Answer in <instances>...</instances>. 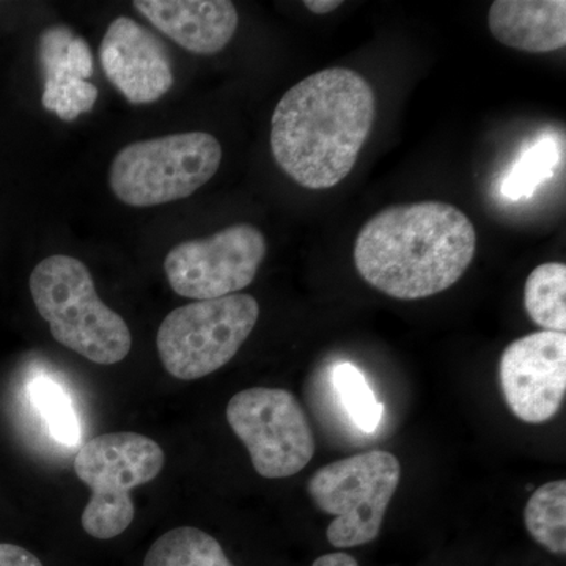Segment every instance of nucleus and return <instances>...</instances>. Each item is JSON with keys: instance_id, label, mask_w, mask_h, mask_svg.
<instances>
[{"instance_id": "nucleus-14", "label": "nucleus", "mask_w": 566, "mask_h": 566, "mask_svg": "<svg viewBox=\"0 0 566 566\" xmlns=\"http://www.w3.org/2000/svg\"><path fill=\"white\" fill-rule=\"evenodd\" d=\"M488 28L499 43L513 50L546 54L566 44L565 0H497Z\"/></svg>"}, {"instance_id": "nucleus-12", "label": "nucleus", "mask_w": 566, "mask_h": 566, "mask_svg": "<svg viewBox=\"0 0 566 566\" xmlns=\"http://www.w3.org/2000/svg\"><path fill=\"white\" fill-rule=\"evenodd\" d=\"M39 61L43 66L41 104L62 122L87 114L98 99V88L88 82L93 74L91 46L69 25L55 24L41 33Z\"/></svg>"}, {"instance_id": "nucleus-11", "label": "nucleus", "mask_w": 566, "mask_h": 566, "mask_svg": "<svg viewBox=\"0 0 566 566\" xmlns=\"http://www.w3.org/2000/svg\"><path fill=\"white\" fill-rule=\"evenodd\" d=\"M99 61L126 102L150 104L174 85L172 59L164 41L132 18H115L99 44Z\"/></svg>"}, {"instance_id": "nucleus-15", "label": "nucleus", "mask_w": 566, "mask_h": 566, "mask_svg": "<svg viewBox=\"0 0 566 566\" xmlns=\"http://www.w3.org/2000/svg\"><path fill=\"white\" fill-rule=\"evenodd\" d=\"M142 566H233L218 539L196 527H177L159 536Z\"/></svg>"}, {"instance_id": "nucleus-8", "label": "nucleus", "mask_w": 566, "mask_h": 566, "mask_svg": "<svg viewBox=\"0 0 566 566\" xmlns=\"http://www.w3.org/2000/svg\"><path fill=\"white\" fill-rule=\"evenodd\" d=\"M227 420L243 441L253 469L264 479L303 471L315 453V439L303 406L289 390L252 387L230 398Z\"/></svg>"}, {"instance_id": "nucleus-21", "label": "nucleus", "mask_w": 566, "mask_h": 566, "mask_svg": "<svg viewBox=\"0 0 566 566\" xmlns=\"http://www.w3.org/2000/svg\"><path fill=\"white\" fill-rule=\"evenodd\" d=\"M0 566H43V564L24 547L0 545Z\"/></svg>"}, {"instance_id": "nucleus-19", "label": "nucleus", "mask_w": 566, "mask_h": 566, "mask_svg": "<svg viewBox=\"0 0 566 566\" xmlns=\"http://www.w3.org/2000/svg\"><path fill=\"white\" fill-rule=\"evenodd\" d=\"M29 395H31L32 405L39 409L40 415H43L52 438L59 444L69 447L81 444V423L69 395L61 385L40 376L29 386Z\"/></svg>"}, {"instance_id": "nucleus-18", "label": "nucleus", "mask_w": 566, "mask_h": 566, "mask_svg": "<svg viewBox=\"0 0 566 566\" xmlns=\"http://www.w3.org/2000/svg\"><path fill=\"white\" fill-rule=\"evenodd\" d=\"M333 386L354 427L365 434L375 433L385 417V405L379 403L363 371L349 363L335 365Z\"/></svg>"}, {"instance_id": "nucleus-4", "label": "nucleus", "mask_w": 566, "mask_h": 566, "mask_svg": "<svg viewBox=\"0 0 566 566\" xmlns=\"http://www.w3.org/2000/svg\"><path fill=\"white\" fill-rule=\"evenodd\" d=\"M221 161V144L211 134H169L122 148L112 161L109 185L128 207H158L199 191Z\"/></svg>"}, {"instance_id": "nucleus-16", "label": "nucleus", "mask_w": 566, "mask_h": 566, "mask_svg": "<svg viewBox=\"0 0 566 566\" xmlns=\"http://www.w3.org/2000/svg\"><path fill=\"white\" fill-rule=\"evenodd\" d=\"M524 305L532 322L549 333L566 329V266L565 263L539 264L527 277Z\"/></svg>"}, {"instance_id": "nucleus-20", "label": "nucleus", "mask_w": 566, "mask_h": 566, "mask_svg": "<svg viewBox=\"0 0 566 566\" xmlns=\"http://www.w3.org/2000/svg\"><path fill=\"white\" fill-rule=\"evenodd\" d=\"M558 163L557 145L551 139H543L524 153L520 163L502 185V193L509 199L520 200L531 197L535 189L553 177Z\"/></svg>"}, {"instance_id": "nucleus-1", "label": "nucleus", "mask_w": 566, "mask_h": 566, "mask_svg": "<svg viewBox=\"0 0 566 566\" xmlns=\"http://www.w3.org/2000/svg\"><path fill=\"white\" fill-rule=\"evenodd\" d=\"M374 118L375 93L360 74L318 71L293 85L275 106V163L303 188H334L352 174Z\"/></svg>"}, {"instance_id": "nucleus-13", "label": "nucleus", "mask_w": 566, "mask_h": 566, "mask_svg": "<svg viewBox=\"0 0 566 566\" xmlns=\"http://www.w3.org/2000/svg\"><path fill=\"white\" fill-rule=\"evenodd\" d=\"M133 6L178 46L199 55L221 52L240 21L229 0H136Z\"/></svg>"}, {"instance_id": "nucleus-6", "label": "nucleus", "mask_w": 566, "mask_h": 566, "mask_svg": "<svg viewBox=\"0 0 566 566\" xmlns=\"http://www.w3.org/2000/svg\"><path fill=\"white\" fill-rule=\"evenodd\" d=\"M260 307L251 294H230L175 308L156 335L167 374L196 381L230 363L259 322Z\"/></svg>"}, {"instance_id": "nucleus-9", "label": "nucleus", "mask_w": 566, "mask_h": 566, "mask_svg": "<svg viewBox=\"0 0 566 566\" xmlns=\"http://www.w3.org/2000/svg\"><path fill=\"white\" fill-rule=\"evenodd\" d=\"M263 233L251 223L175 245L164 260L175 293L207 301L230 296L251 285L266 256Z\"/></svg>"}, {"instance_id": "nucleus-5", "label": "nucleus", "mask_w": 566, "mask_h": 566, "mask_svg": "<svg viewBox=\"0 0 566 566\" xmlns=\"http://www.w3.org/2000/svg\"><path fill=\"white\" fill-rule=\"evenodd\" d=\"M161 446L144 434L109 433L85 442L74 460L77 479L91 490L82 528L96 539L122 535L134 520L132 491L163 471Z\"/></svg>"}, {"instance_id": "nucleus-23", "label": "nucleus", "mask_w": 566, "mask_h": 566, "mask_svg": "<svg viewBox=\"0 0 566 566\" xmlns=\"http://www.w3.org/2000/svg\"><path fill=\"white\" fill-rule=\"evenodd\" d=\"M304 6L312 13L323 17V14L333 13L338 7L344 6V2H340V0H305Z\"/></svg>"}, {"instance_id": "nucleus-22", "label": "nucleus", "mask_w": 566, "mask_h": 566, "mask_svg": "<svg viewBox=\"0 0 566 566\" xmlns=\"http://www.w3.org/2000/svg\"><path fill=\"white\" fill-rule=\"evenodd\" d=\"M312 566H359L356 558L346 553H331L316 558Z\"/></svg>"}, {"instance_id": "nucleus-10", "label": "nucleus", "mask_w": 566, "mask_h": 566, "mask_svg": "<svg viewBox=\"0 0 566 566\" xmlns=\"http://www.w3.org/2000/svg\"><path fill=\"white\" fill-rule=\"evenodd\" d=\"M502 392L517 419L545 423L564 403L565 333L528 334L506 346L499 364Z\"/></svg>"}, {"instance_id": "nucleus-2", "label": "nucleus", "mask_w": 566, "mask_h": 566, "mask_svg": "<svg viewBox=\"0 0 566 566\" xmlns=\"http://www.w3.org/2000/svg\"><path fill=\"white\" fill-rule=\"evenodd\" d=\"M475 248L474 223L453 205H397L365 223L354 263L378 292L416 301L455 285L471 266Z\"/></svg>"}, {"instance_id": "nucleus-7", "label": "nucleus", "mask_w": 566, "mask_h": 566, "mask_svg": "<svg viewBox=\"0 0 566 566\" xmlns=\"http://www.w3.org/2000/svg\"><path fill=\"white\" fill-rule=\"evenodd\" d=\"M400 476V461L385 450L357 453L318 469L307 491L322 512L335 516L327 527L331 545L349 549L375 542Z\"/></svg>"}, {"instance_id": "nucleus-17", "label": "nucleus", "mask_w": 566, "mask_h": 566, "mask_svg": "<svg viewBox=\"0 0 566 566\" xmlns=\"http://www.w3.org/2000/svg\"><path fill=\"white\" fill-rule=\"evenodd\" d=\"M524 523L532 538L549 553H566V482L557 480L538 490L524 509Z\"/></svg>"}, {"instance_id": "nucleus-3", "label": "nucleus", "mask_w": 566, "mask_h": 566, "mask_svg": "<svg viewBox=\"0 0 566 566\" xmlns=\"http://www.w3.org/2000/svg\"><path fill=\"white\" fill-rule=\"evenodd\" d=\"M32 300L59 344L99 365L122 363L132 333L96 293L88 268L70 255L41 260L29 279Z\"/></svg>"}]
</instances>
